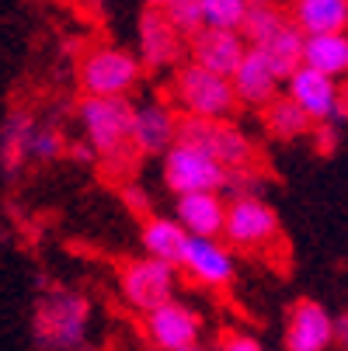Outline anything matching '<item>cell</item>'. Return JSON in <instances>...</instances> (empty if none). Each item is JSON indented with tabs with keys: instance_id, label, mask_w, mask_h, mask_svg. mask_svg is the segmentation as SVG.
<instances>
[{
	"instance_id": "6da1fadb",
	"label": "cell",
	"mask_w": 348,
	"mask_h": 351,
	"mask_svg": "<svg viewBox=\"0 0 348 351\" xmlns=\"http://www.w3.org/2000/svg\"><path fill=\"white\" fill-rule=\"evenodd\" d=\"M32 334L42 351H77L87 334V299L67 289L45 292L35 306Z\"/></svg>"
},
{
	"instance_id": "7a4b0ae2",
	"label": "cell",
	"mask_w": 348,
	"mask_h": 351,
	"mask_svg": "<svg viewBox=\"0 0 348 351\" xmlns=\"http://www.w3.org/2000/svg\"><path fill=\"white\" fill-rule=\"evenodd\" d=\"M84 132L91 139V146L105 157H115L126 149V143L132 139V122H136V108L126 97H84L77 108Z\"/></svg>"
},
{
	"instance_id": "3957f363",
	"label": "cell",
	"mask_w": 348,
	"mask_h": 351,
	"mask_svg": "<svg viewBox=\"0 0 348 351\" xmlns=\"http://www.w3.org/2000/svg\"><path fill=\"white\" fill-rule=\"evenodd\" d=\"M174 97L192 119H209L213 122V119L230 115V108L237 101V90H233V80L198 66V63H188L174 80Z\"/></svg>"
},
{
	"instance_id": "277c9868",
	"label": "cell",
	"mask_w": 348,
	"mask_h": 351,
	"mask_svg": "<svg viewBox=\"0 0 348 351\" xmlns=\"http://www.w3.org/2000/svg\"><path fill=\"white\" fill-rule=\"evenodd\" d=\"M227 167L220 160H213L202 149H188V146H174L164 157V181L171 191L181 195H206V191H223L227 184Z\"/></svg>"
},
{
	"instance_id": "5b68a950",
	"label": "cell",
	"mask_w": 348,
	"mask_h": 351,
	"mask_svg": "<svg viewBox=\"0 0 348 351\" xmlns=\"http://www.w3.org/2000/svg\"><path fill=\"white\" fill-rule=\"evenodd\" d=\"M139 80V63L122 49H94L80 63V87L87 97H122Z\"/></svg>"
},
{
	"instance_id": "8992f818",
	"label": "cell",
	"mask_w": 348,
	"mask_h": 351,
	"mask_svg": "<svg viewBox=\"0 0 348 351\" xmlns=\"http://www.w3.org/2000/svg\"><path fill=\"white\" fill-rule=\"evenodd\" d=\"M122 292L136 310H146V313L167 306L171 292H174V265L157 261V258H143V261L126 265Z\"/></svg>"
},
{
	"instance_id": "52a82bcc",
	"label": "cell",
	"mask_w": 348,
	"mask_h": 351,
	"mask_svg": "<svg viewBox=\"0 0 348 351\" xmlns=\"http://www.w3.org/2000/svg\"><path fill=\"white\" fill-rule=\"evenodd\" d=\"M289 97L300 105L310 119H317L321 125L324 122H341L345 119V108H341V94L334 87L331 77L310 70V66H300L292 77H289Z\"/></svg>"
},
{
	"instance_id": "ba28073f",
	"label": "cell",
	"mask_w": 348,
	"mask_h": 351,
	"mask_svg": "<svg viewBox=\"0 0 348 351\" xmlns=\"http://www.w3.org/2000/svg\"><path fill=\"white\" fill-rule=\"evenodd\" d=\"M338 341V320H331V313L314 303V299H303L296 303L286 324V348L289 351H327V344Z\"/></svg>"
},
{
	"instance_id": "9c48e42d",
	"label": "cell",
	"mask_w": 348,
	"mask_h": 351,
	"mask_svg": "<svg viewBox=\"0 0 348 351\" xmlns=\"http://www.w3.org/2000/svg\"><path fill=\"white\" fill-rule=\"evenodd\" d=\"M237 247H258L268 243L279 233V216L262 202V198H244L227 209V230H223Z\"/></svg>"
},
{
	"instance_id": "30bf717a",
	"label": "cell",
	"mask_w": 348,
	"mask_h": 351,
	"mask_svg": "<svg viewBox=\"0 0 348 351\" xmlns=\"http://www.w3.org/2000/svg\"><path fill=\"white\" fill-rule=\"evenodd\" d=\"M146 330H150V341L161 351H185V348H195L198 341V313H192L188 306L167 303L146 317Z\"/></svg>"
},
{
	"instance_id": "8fae6325",
	"label": "cell",
	"mask_w": 348,
	"mask_h": 351,
	"mask_svg": "<svg viewBox=\"0 0 348 351\" xmlns=\"http://www.w3.org/2000/svg\"><path fill=\"white\" fill-rule=\"evenodd\" d=\"M192 53H195V63L206 66L227 80H233V73L240 70L247 49L244 42L237 38V32H220V28H206L198 38H192Z\"/></svg>"
},
{
	"instance_id": "7c38bea8",
	"label": "cell",
	"mask_w": 348,
	"mask_h": 351,
	"mask_svg": "<svg viewBox=\"0 0 348 351\" xmlns=\"http://www.w3.org/2000/svg\"><path fill=\"white\" fill-rule=\"evenodd\" d=\"M139 56L146 66H171L181 56V35L164 11H143L139 18Z\"/></svg>"
},
{
	"instance_id": "4fadbf2b",
	"label": "cell",
	"mask_w": 348,
	"mask_h": 351,
	"mask_svg": "<svg viewBox=\"0 0 348 351\" xmlns=\"http://www.w3.org/2000/svg\"><path fill=\"white\" fill-rule=\"evenodd\" d=\"M282 77L275 73V66L268 63V56L262 49H247V56L240 63V70L233 73V90L244 105H272L275 101V84Z\"/></svg>"
},
{
	"instance_id": "5bb4252c",
	"label": "cell",
	"mask_w": 348,
	"mask_h": 351,
	"mask_svg": "<svg viewBox=\"0 0 348 351\" xmlns=\"http://www.w3.org/2000/svg\"><path fill=\"white\" fill-rule=\"evenodd\" d=\"M178 143V122L164 105H143L136 108L132 122V146L139 154H161V149H174Z\"/></svg>"
},
{
	"instance_id": "9a60e30c",
	"label": "cell",
	"mask_w": 348,
	"mask_h": 351,
	"mask_svg": "<svg viewBox=\"0 0 348 351\" xmlns=\"http://www.w3.org/2000/svg\"><path fill=\"white\" fill-rule=\"evenodd\" d=\"M178 223L188 230V237H206L213 240L216 233L227 230V209L216 191L206 195H181L178 198Z\"/></svg>"
},
{
	"instance_id": "2e32d148",
	"label": "cell",
	"mask_w": 348,
	"mask_h": 351,
	"mask_svg": "<svg viewBox=\"0 0 348 351\" xmlns=\"http://www.w3.org/2000/svg\"><path fill=\"white\" fill-rule=\"evenodd\" d=\"M185 268L195 278L209 282V285H227L233 278V258L227 254V247H220L216 240H206V237H192L188 240Z\"/></svg>"
},
{
	"instance_id": "e0dca14e",
	"label": "cell",
	"mask_w": 348,
	"mask_h": 351,
	"mask_svg": "<svg viewBox=\"0 0 348 351\" xmlns=\"http://www.w3.org/2000/svg\"><path fill=\"white\" fill-rule=\"evenodd\" d=\"M188 230L174 219H146L143 226V247L150 250V258L157 261H167V265H185V254H188Z\"/></svg>"
},
{
	"instance_id": "ac0fdd59",
	"label": "cell",
	"mask_w": 348,
	"mask_h": 351,
	"mask_svg": "<svg viewBox=\"0 0 348 351\" xmlns=\"http://www.w3.org/2000/svg\"><path fill=\"white\" fill-rule=\"evenodd\" d=\"M296 25L314 35H341L348 25V0H300L296 4Z\"/></svg>"
},
{
	"instance_id": "d6986e66",
	"label": "cell",
	"mask_w": 348,
	"mask_h": 351,
	"mask_svg": "<svg viewBox=\"0 0 348 351\" xmlns=\"http://www.w3.org/2000/svg\"><path fill=\"white\" fill-rule=\"evenodd\" d=\"M303 66L324 73V77H345L348 73V35H314L303 49Z\"/></svg>"
},
{
	"instance_id": "ffe728a7",
	"label": "cell",
	"mask_w": 348,
	"mask_h": 351,
	"mask_svg": "<svg viewBox=\"0 0 348 351\" xmlns=\"http://www.w3.org/2000/svg\"><path fill=\"white\" fill-rule=\"evenodd\" d=\"M255 49H262V53L268 56V63L275 66V73L289 80L296 70H300V63H303L307 38H300V25H292V21H289L279 35H272L265 45H255Z\"/></svg>"
},
{
	"instance_id": "44dd1931",
	"label": "cell",
	"mask_w": 348,
	"mask_h": 351,
	"mask_svg": "<svg viewBox=\"0 0 348 351\" xmlns=\"http://www.w3.org/2000/svg\"><path fill=\"white\" fill-rule=\"evenodd\" d=\"M251 154H255V146H251V139H247L244 132H237L233 125L216 122L213 139H209V157L213 160H220L227 171H240V167L251 164Z\"/></svg>"
},
{
	"instance_id": "7402d4cb",
	"label": "cell",
	"mask_w": 348,
	"mask_h": 351,
	"mask_svg": "<svg viewBox=\"0 0 348 351\" xmlns=\"http://www.w3.org/2000/svg\"><path fill=\"white\" fill-rule=\"evenodd\" d=\"M265 129L279 139H296L310 129V115L292 97H279V101L265 105Z\"/></svg>"
},
{
	"instance_id": "603a6c76",
	"label": "cell",
	"mask_w": 348,
	"mask_h": 351,
	"mask_svg": "<svg viewBox=\"0 0 348 351\" xmlns=\"http://www.w3.org/2000/svg\"><path fill=\"white\" fill-rule=\"evenodd\" d=\"M35 129H38V125H35L28 115H21V112L8 115L4 132H0V143H4V171H8V174H14L18 160L28 157V146H32Z\"/></svg>"
},
{
	"instance_id": "cb8c5ba5",
	"label": "cell",
	"mask_w": 348,
	"mask_h": 351,
	"mask_svg": "<svg viewBox=\"0 0 348 351\" xmlns=\"http://www.w3.org/2000/svg\"><path fill=\"white\" fill-rule=\"evenodd\" d=\"M289 21L275 11V8H268L265 0H251V11H247V21H244V35L251 38L255 45H265L272 35H279L282 28H286Z\"/></svg>"
},
{
	"instance_id": "d4e9b609",
	"label": "cell",
	"mask_w": 348,
	"mask_h": 351,
	"mask_svg": "<svg viewBox=\"0 0 348 351\" xmlns=\"http://www.w3.org/2000/svg\"><path fill=\"white\" fill-rule=\"evenodd\" d=\"M164 14L178 28V35L198 38L206 32V8H202V0H171V4L164 8Z\"/></svg>"
},
{
	"instance_id": "484cf974",
	"label": "cell",
	"mask_w": 348,
	"mask_h": 351,
	"mask_svg": "<svg viewBox=\"0 0 348 351\" xmlns=\"http://www.w3.org/2000/svg\"><path fill=\"white\" fill-rule=\"evenodd\" d=\"M202 8H206V28L233 32L237 25L247 21L251 0H202Z\"/></svg>"
},
{
	"instance_id": "4316f807",
	"label": "cell",
	"mask_w": 348,
	"mask_h": 351,
	"mask_svg": "<svg viewBox=\"0 0 348 351\" xmlns=\"http://www.w3.org/2000/svg\"><path fill=\"white\" fill-rule=\"evenodd\" d=\"M223 191H227V195H233V202H244V198H258V191H262V178H258L251 167L230 171V174H227Z\"/></svg>"
},
{
	"instance_id": "83f0119b",
	"label": "cell",
	"mask_w": 348,
	"mask_h": 351,
	"mask_svg": "<svg viewBox=\"0 0 348 351\" xmlns=\"http://www.w3.org/2000/svg\"><path fill=\"white\" fill-rule=\"evenodd\" d=\"M60 149H63V139H60L53 129H35L32 146H28V157H35V160H53V157H60Z\"/></svg>"
},
{
	"instance_id": "f1b7e54d",
	"label": "cell",
	"mask_w": 348,
	"mask_h": 351,
	"mask_svg": "<svg viewBox=\"0 0 348 351\" xmlns=\"http://www.w3.org/2000/svg\"><path fill=\"white\" fill-rule=\"evenodd\" d=\"M220 351H262V344L251 334H223Z\"/></svg>"
},
{
	"instance_id": "f546056e",
	"label": "cell",
	"mask_w": 348,
	"mask_h": 351,
	"mask_svg": "<svg viewBox=\"0 0 348 351\" xmlns=\"http://www.w3.org/2000/svg\"><path fill=\"white\" fill-rule=\"evenodd\" d=\"M122 198H126V206H129V209H136V213H146V209H150V198H146V191H143V188H126V191H122Z\"/></svg>"
},
{
	"instance_id": "4dcf8cb0",
	"label": "cell",
	"mask_w": 348,
	"mask_h": 351,
	"mask_svg": "<svg viewBox=\"0 0 348 351\" xmlns=\"http://www.w3.org/2000/svg\"><path fill=\"white\" fill-rule=\"evenodd\" d=\"M317 149H321V154H331V149H334V143H338V125L334 122H324L321 125V132H317Z\"/></svg>"
},
{
	"instance_id": "1f68e13d",
	"label": "cell",
	"mask_w": 348,
	"mask_h": 351,
	"mask_svg": "<svg viewBox=\"0 0 348 351\" xmlns=\"http://www.w3.org/2000/svg\"><path fill=\"white\" fill-rule=\"evenodd\" d=\"M70 157H73V160H84V164H87V160L94 157V146H87V143H77V146H70Z\"/></svg>"
},
{
	"instance_id": "d6a6232c",
	"label": "cell",
	"mask_w": 348,
	"mask_h": 351,
	"mask_svg": "<svg viewBox=\"0 0 348 351\" xmlns=\"http://www.w3.org/2000/svg\"><path fill=\"white\" fill-rule=\"evenodd\" d=\"M338 344H341V348L348 351V313H345V317L338 320Z\"/></svg>"
},
{
	"instance_id": "836d02e7",
	"label": "cell",
	"mask_w": 348,
	"mask_h": 351,
	"mask_svg": "<svg viewBox=\"0 0 348 351\" xmlns=\"http://www.w3.org/2000/svg\"><path fill=\"white\" fill-rule=\"evenodd\" d=\"M146 4H150V11H164V8L171 4V0H146Z\"/></svg>"
},
{
	"instance_id": "e575fe53",
	"label": "cell",
	"mask_w": 348,
	"mask_h": 351,
	"mask_svg": "<svg viewBox=\"0 0 348 351\" xmlns=\"http://www.w3.org/2000/svg\"><path fill=\"white\" fill-rule=\"evenodd\" d=\"M84 4H105V0H84Z\"/></svg>"
},
{
	"instance_id": "d590c367",
	"label": "cell",
	"mask_w": 348,
	"mask_h": 351,
	"mask_svg": "<svg viewBox=\"0 0 348 351\" xmlns=\"http://www.w3.org/2000/svg\"><path fill=\"white\" fill-rule=\"evenodd\" d=\"M185 351H198V344H195V348H185Z\"/></svg>"
}]
</instances>
